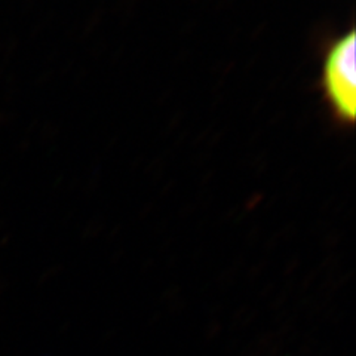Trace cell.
I'll return each instance as SVG.
<instances>
[{"instance_id": "obj_1", "label": "cell", "mask_w": 356, "mask_h": 356, "mask_svg": "<svg viewBox=\"0 0 356 356\" xmlns=\"http://www.w3.org/2000/svg\"><path fill=\"white\" fill-rule=\"evenodd\" d=\"M356 36L350 30L334 40L322 65V92L336 119L353 124L356 113Z\"/></svg>"}]
</instances>
